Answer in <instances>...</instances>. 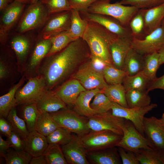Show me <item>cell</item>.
I'll list each match as a JSON object with an SVG mask.
<instances>
[{
	"label": "cell",
	"instance_id": "1",
	"mask_svg": "<svg viewBox=\"0 0 164 164\" xmlns=\"http://www.w3.org/2000/svg\"><path fill=\"white\" fill-rule=\"evenodd\" d=\"M91 57L85 42L82 38H78L60 51L45 57L38 75L44 78L47 89L53 90L71 78L80 66Z\"/></svg>",
	"mask_w": 164,
	"mask_h": 164
},
{
	"label": "cell",
	"instance_id": "2",
	"mask_svg": "<svg viewBox=\"0 0 164 164\" xmlns=\"http://www.w3.org/2000/svg\"><path fill=\"white\" fill-rule=\"evenodd\" d=\"M118 37L99 24L88 21L82 38L87 45L91 57L113 65L109 47Z\"/></svg>",
	"mask_w": 164,
	"mask_h": 164
},
{
	"label": "cell",
	"instance_id": "3",
	"mask_svg": "<svg viewBox=\"0 0 164 164\" xmlns=\"http://www.w3.org/2000/svg\"><path fill=\"white\" fill-rule=\"evenodd\" d=\"M110 2L100 0L91 5L87 11L110 16L116 19L124 26H129L131 20L140 9L134 6L124 5L119 2L113 3Z\"/></svg>",
	"mask_w": 164,
	"mask_h": 164
},
{
	"label": "cell",
	"instance_id": "4",
	"mask_svg": "<svg viewBox=\"0 0 164 164\" xmlns=\"http://www.w3.org/2000/svg\"><path fill=\"white\" fill-rule=\"evenodd\" d=\"M50 113L60 127L79 137L91 131L88 125V118L79 114L73 109L67 108Z\"/></svg>",
	"mask_w": 164,
	"mask_h": 164
},
{
	"label": "cell",
	"instance_id": "5",
	"mask_svg": "<svg viewBox=\"0 0 164 164\" xmlns=\"http://www.w3.org/2000/svg\"><path fill=\"white\" fill-rule=\"evenodd\" d=\"M50 15L39 1L30 4L19 19L16 30L19 34L43 27Z\"/></svg>",
	"mask_w": 164,
	"mask_h": 164
},
{
	"label": "cell",
	"instance_id": "6",
	"mask_svg": "<svg viewBox=\"0 0 164 164\" xmlns=\"http://www.w3.org/2000/svg\"><path fill=\"white\" fill-rule=\"evenodd\" d=\"M44 78L38 75L28 78V81L16 91L17 105L36 104L48 90Z\"/></svg>",
	"mask_w": 164,
	"mask_h": 164
},
{
	"label": "cell",
	"instance_id": "7",
	"mask_svg": "<svg viewBox=\"0 0 164 164\" xmlns=\"http://www.w3.org/2000/svg\"><path fill=\"white\" fill-rule=\"evenodd\" d=\"M122 136L109 130H91L79 137L87 152L116 146Z\"/></svg>",
	"mask_w": 164,
	"mask_h": 164
},
{
	"label": "cell",
	"instance_id": "8",
	"mask_svg": "<svg viewBox=\"0 0 164 164\" xmlns=\"http://www.w3.org/2000/svg\"><path fill=\"white\" fill-rule=\"evenodd\" d=\"M122 130L123 135L116 146L135 154L143 149L155 148L149 139L138 131L132 123L126 121Z\"/></svg>",
	"mask_w": 164,
	"mask_h": 164
},
{
	"label": "cell",
	"instance_id": "9",
	"mask_svg": "<svg viewBox=\"0 0 164 164\" xmlns=\"http://www.w3.org/2000/svg\"><path fill=\"white\" fill-rule=\"evenodd\" d=\"M71 77L78 80L86 90H104L108 85L103 73L92 66L90 58L81 64Z\"/></svg>",
	"mask_w": 164,
	"mask_h": 164
},
{
	"label": "cell",
	"instance_id": "10",
	"mask_svg": "<svg viewBox=\"0 0 164 164\" xmlns=\"http://www.w3.org/2000/svg\"><path fill=\"white\" fill-rule=\"evenodd\" d=\"M157 107L156 104L152 103L143 107L127 108L112 102L111 110L113 115L131 121L138 131L144 136L145 115Z\"/></svg>",
	"mask_w": 164,
	"mask_h": 164
},
{
	"label": "cell",
	"instance_id": "11",
	"mask_svg": "<svg viewBox=\"0 0 164 164\" xmlns=\"http://www.w3.org/2000/svg\"><path fill=\"white\" fill-rule=\"evenodd\" d=\"M131 48L144 55L158 52L164 48V27L161 25L141 39L132 37Z\"/></svg>",
	"mask_w": 164,
	"mask_h": 164
},
{
	"label": "cell",
	"instance_id": "12",
	"mask_svg": "<svg viewBox=\"0 0 164 164\" xmlns=\"http://www.w3.org/2000/svg\"><path fill=\"white\" fill-rule=\"evenodd\" d=\"M110 111L96 114L88 118V125L92 131L109 130L122 136L125 119L113 115Z\"/></svg>",
	"mask_w": 164,
	"mask_h": 164
},
{
	"label": "cell",
	"instance_id": "13",
	"mask_svg": "<svg viewBox=\"0 0 164 164\" xmlns=\"http://www.w3.org/2000/svg\"><path fill=\"white\" fill-rule=\"evenodd\" d=\"M26 5L13 0L2 11L0 21V41L2 44L6 43L10 30L19 21Z\"/></svg>",
	"mask_w": 164,
	"mask_h": 164
},
{
	"label": "cell",
	"instance_id": "14",
	"mask_svg": "<svg viewBox=\"0 0 164 164\" xmlns=\"http://www.w3.org/2000/svg\"><path fill=\"white\" fill-rule=\"evenodd\" d=\"M52 46L50 38H40L34 46L28 58L24 75L28 79L38 75L41 65Z\"/></svg>",
	"mask_w": 164,
	"mask_h": 164
},
{
	"label": "cell",
	"instance_id": "15",
	"mask_svg": "<svg viewBox=\"0 0 164 164\" xmlns=\"http://www.w3.org/2000/svg\"><path fill=\"white\" fill-rule=\"evenodd\" d=\"M71 11H63L51 15L40 32V38L48 39L67 31L70 25Z\"/></svg>",
	"mask_w": 164,
	"mask_h": 164
},
{
	"label": "cell",
	"instance_id": "16",
	"mask_svg": "<svg viewBox=\"0 0 164 164\" xmlns=\"http://www.w3.org/2000/svg\"><path fill=\"white\" fill-rule=\"evenodd\" d=\"M79 12L83 18L88 21L99 24L119 37H132L129 26H124L119 21L111 17L91 13L86 11Z\"/></svg>",
	"mask_w": 164,
	"mask_h": 164
},
{
	"label": "cell",
	"instance_id": "17",
	"mask_svg": "<svg viewBox=\"0 0 164 164\" xmlns=\"http://www.w3.org/2000/svg\"><path fill=\"white\" fill-rule=\"evenodd\" d=\"M86 90L78 80L71 77L53 91L67 106L73 107L80 94Z\"/></svg>",
	"mask_w": 164,
	"mask_h": 164
},
{
	"label": "cell",
	"instance_id": "18",
	"mask_svg": "<svg viewBox=\"0 0 164 164\" xmlns=\"http://www.w3.org/2000/svg\"><path fill=\"white\" fill-rule=\"evenodd\" d=\"M60 146L68 164H90L87 158V151L80 137L76 135L69 143Z\"/></svg>",
	"mask_w": 164,
	"mask_h": 164
},
{
	"label": "cell",
	"instance_id": "19",
	"mask_svg": "<svg viewBox=\"0 0 164 164\" xmlns=\"http://www.w3.org/2000/svg\"><path fill=\"white\" fill-rule=\"evenodd\" d=\"M19 34L14 36L10 45L16 56L18 70L24 73L26 65L32 50V44L26 36Z\"/></svg>",
	"mask_w": 164,
	"mask_h": 164
},
{
	"label": "cell",
	"instance_id": "20",
	"mask_svg": "<svg viewBox=\"0 0 164 164\" xmlns=\"http://www.w3.org/2000/svg\"><path fill=\"white\" fill-rule=\"evenodd\" d=\"M144 132L154 146L159 150L164 149V129L155 117H145Z\"/></svg>",
	"mask_w": 164,
	"mask_h": 164
},
{
	"label": "cell",
	"instance_id": "21",
	"mask_svg": "<svg viewBox=\"0 0 164 164\" xmlns=\"http://www.w3.org/2000/svg\"><path fill=\"white\" fill-rule=\"evenodd\" d=\"M132 37H118L109 47L112 64L116 67L122 70L125 57L131 48Z\"/></svg>",
	"mask_w": 164,
	"mask_h": 164
},
{
	"label": "cell",
	"instance_id": "22",
	"mask_svg": "<svg viewBox=\"0 0 164 164\" xmlns=\"http://www.w3.org/2000/svg\"><path fill=\"white\" fill-rule=\"evenodd\" d=\"M117 147L87 152V159L90 164H121L122 162Z\"/></svg>",
	"mask_w": 164,
	"mask_h": 164
},
{
	"label": "cell",
	"instance_id": "23",
	"mask_svg": "<svg viewBox=\"0 0 164 164\" xmlns=\"http://www.w3.org/2000/svg\"><path fill=\"white\" fill-rule=\"evenodd\" d=\"M141 9L144 20L145 36L161 26L164 19V2L155 6Z\"/></svg>",
	"mask_w": 164,
	"mask_h": 164
},
{
	"label": "cell",
	"instance_id": "24",
	"mask_svg": "<svg viewBox=\"0 0 164 164\" xmlns=\"http://www.w3.org/2000/svg\"><path fill=\"white\" fill-rule=\"evenodd\" d=\"M24 140L25 150L32 157L43 154L49 145L46 137L36 130L29 132Z\"/></svg>",
	"mask_w": 164,
	"mask_h": 164
},
{
	"label": "cell",
	"instance_id": "25",
	"mask_svg": "<svg viewBox=\"0 0 164 164\" xmlns=\"http://www.w3.org/2000/svg\"><path fill=\"white\" fill-rule=\"evenodd\" d=\"M101 92H103V90L98 88L86 90L81 92L77 98L73 109L79 114L87 118L96 114L90 106L91 102L97 93Z\"/></svg>",
	"mask_w": 164,
	"mask_h": 164
},
{
	"label": "cell",
	"instance_id": "26",
	"mask_svg": "<svg viewBox=\"0 0 164 164\" xmlns=\"http://www.w3.org/2000/svg\"><path fill=\"white\" fill-rule=\"evenodd\" d=\"M40 111L52 113L68 108L53 90H48L36 103Z\"/></svg>",
	"mask_w": 164,
	"mask_h": 164
},
{
	"label": "cell",
	"instance_id": "27",
	"mask_svg": "<svg viewBox=\"0 0 164 164\" xmlns=\"http://www.w3.org/2000/svg\"><path fill=\"white\" fill-rule=\"evenodd\" d=\"M26 77L23 75L7 93L0 97V117L7 118L11 110L17 105L15 97L16 93L24 83Z\"/></svg>",
	"mask_w": 164,
	"mask_h": 164
},
{
	"label": "cell",
	"instance_id": "28",
	"mask_svg": "<svg viewBox=\"0 0 164 164\" xmlns=\"http://www.w3.org/2000/svg\"><path fill=\"white\" fill-rule=\"evenodd\" d=\"M144 56L131 48L125 58L122 70L127 75H132L142 71Z\"/></svg>",
	"mask_w": 164,
	"mask_h": 164
},
{
	"label": "cell",
	"instance_id": "29",
	"mask_svg": "<svg viewBox=\"0 0 164 164\" xmlns=\"http://www.w3.org/2000/svg\"><path fill=\"white\" fill-rule=\"evenodd\" d=\"M35 130L46 137L60 126L49 113L39 111Z\"/></svg>",
	"mask_w": 164,
	"mask_h": 164
},
{
	"label": "cell",
	"instance_id": "30",
	"mask_svg": "<svg viewBox=\"0 0 164 164\" xmlns=\"http://www.w3.org/2000/svg\"><path fill=\"white\" fill-rule=\"evenodd\" d=\"M146 90H131L126 92L127 104L129 108L143 107L149 105L151 99Z\"/></svg>",
	"mask_w": 164,
	"mask_h": 164
},
{
	"label": "cell",
	"instance_id": "31",
	"mask_svg": "<svg viewBox=\"0 0 164 164\" xmlns=\"http://www.w3.org/2000/svg\"><path fill=\"white\" fill-rule=\"evenodd\" d=\"M71 12L70 25L67 31L73 38L76 39L82 38L88 21L81 17L79 11L72 9Z\"/></svg>",
	"mask_w": 164,
	"mask_h": 164
},
{
	"label": "cell",
	"instance_id": "32",
	"mask_svg": "<svg viewBox=\"0 0 164 164\" xmlns=\"http://www.w3.org/2000/svg\"><path fill=\"white\" fill-rule=\"evenodd\" d=\"M150 81L141 71L132 75H126L122 84L126 91L131 90L145 91Z\"/></svg>",
	"mask_w": 164,
	"mask_h": 164
},
{
	"label": "cell",
	"instance_id": "33",
	"mask_svg": "<svg viewBox=\"0 0 164 164\" xmlns=\"http://www.w3.org/2000/svg\"><path fill=\"white\" fill-rule=\"evenodd\" d=\"M126 91L122 84L108 85L103 93L112 102L125 108H128L126 98Z\"/></svg>",
	"mask_w": 164,
	"mask_h": 164
},
{
	"label": "cell",
	"instance_id": "34",
	"mask_svg": "<svg viewBox=\"0 0 164 164\" xmlns=\"http://www.w3.org/2000/svg\"><path fill=\"white\" fill-rule=\"evenodd\" d=\"M160 65L158 52L144 55V63L142 71L151 81L156 78V72Z\"/></svg>",
	"mask_w": 164,
	"mask_h": 164
},
{
	"label": "cell",
	"instance_id": "35",
	"mask_svg": "<svg viewBox=\"0 0 164 164\" xmlns=\"http://www.w3.org/2000/svg\"><path fill=\"white\" fill-rule=\"evenodd\" d=\"M141 164H163L160 150L155 148L143 149L136 154Z\"/></svg>",
	"mask_w": 164,
	"mask_h": 164
},
{
	"label": "cell",
	"instance_id": "36",
	"mask_svg": "<svg viewBox=\"0 0 164 164\" xmlns=\"http://www.w3.org/2000/svg\"><path fill=\"white\" fill-rule=\"evenodd\" d=\"M43 154L48 164H67V161L60 145L49 144Z\"/></svg>",
	"mask_w": 164,
	"mask_h": 164
},
{
	"label": "cell",
	"instance_id": "37",
	"mask_svg": "<svg viewBox=\"0 0 164 164\" xmlns=\"http://www.w3.org/2000/svg\"><path fill=\"white\" fill-rule=\"evenodd\" d=\"M50 39L52 46L46 57L52 55L60 51L75 40L70 35L67 31L56 35Z\"/></svg>",
	"mask_w": 164,
	"mask_h": 164
},
{
	"label": "cell",
	"instance_id": "38",
	"mask_svg": "<svg viewBox=\"0 0 164 164\" xmlns=\"http://www.w3.org/2000/svg\"><path fill=\"white\" fill-rule=\"evenodd\" d=\"M7 118L11 124L13 130L22 138L25 139L29 132L25 120L18 116L15 108L10 111Z\"/></svg>",
	"mask_w": 164,
	"mask_h": 164
},
{
	"label": "cell",
	"instance_id": "39",
	"mask_svg": "<svg viewBox=\"0 0 164 164\" xmlns=\"http://www.w3.org/2000/svg\"><path fill=\"white\" fill-rule=\"evenodd\" d=\"M2 156L6 164H28L32 158L25 150L19 151L10 148Z\"/></svg>",
	"mask_w": 164,
	"mask_h": 164
},
{
	"label": "cell",
	"instance_id": "40",
	"mask_svg": "<svg viewBox=\"0 0 164 164\" xmlns=\"http://www.w3.org/2000/svg\"><path fill=\"white\" fill-rule=\"evenodd\" d=\"M103 73L104 79L108 85L122 84L127 75L124 70L118 68L112 64L107 65Z\"/></svg>",
	"mask_w": 164,
	"mask_h": 164
},
{
	"label": "cell",
	"instance_id": "41",
	"mask_svg": "<svg viewBox=\"0 0 164 164\" xmlns=\"http://www.w3.org/2000/svg\"><path fill=\"white\" fill-rule=\"evenodd\" d=\"M67 129L60 127L46 136L49 144H55L62 145L67 144L73 139L75 135Z\"/></svg>",
	"mask_w": 164,
	"mask_h": 164
},
{
	"label": "cell",
	"instance_id": "42",
	"mask_svg": "<svg viewBox=\"0 0 164 164\" xmlns=\"http://www.w3.org/2000/svg\"><path fill=\"white\" fill-rule=\"evenodd\" d=\"M39 112L36 104L23 105L22 110V116L29 132L35 130L36 123Z\"/></svg>",
	"mask_w": 164,
	"mask_h": 164
},
{
	"label": "cell",
	"instance_id": "43",
	"mask_svg": "<svg viewBox=\"0 0 164 164\" xmlns=\"http://www.w3.org/2000/svg\"><path fill=\"white\" fill-rule=\"evenodd\" d=\"M129 27L133 37L141 39L145 36L144 20L141 9L131 19Z\"/></svg>",
	"mask_w": 164,
	"mask_h": 164
},
{
	"label": "cell",
	"instance_id": "44",
	"mask_svg": "<svg viewBox=\"0 0 164 164\" xmlns=\"http://www.w3.org/2000/svg\"><path fill=\"white\" fill-rule=\"evenodd\" d=\"M112 103L103 92H101L94 96L90 106L96 114L102 113L111 110Z\"/></svg>",
	"mask_w": 164,
	"mask_h": 164
},
{
	"label": "cell",
	"instance_id": "45",
	"mask_svg": "<svg viewBox=\"0 0 164 164\" xmlns=\"http://www.w3.org/2000/svg\"><path fill=\"white\" fill-rule=\"evenodd\" d=\"M45 7L50 15L72 10L70 0H39Z\"/></svg>",
	"mask_w": 164,
	"mask_h": 164
},
{
	"label": "cell",
	"instance_id": "46",
	"mask_svg": "<svg viewBox=\"0 0 164 164\" xmlns=\"http://www.w3.org/2000/svg\"><path fill=\"white\" fill-rule=\"evenodd\" d=\"M119 3L125 5L136 7L139 9L155 6L164 2V0H121Z\"/></svg>",
	"mask_w": 164,
	"mask_h": 164
},
{
	"label": "cell",
	"instance_id": "47",
	"mask_svg": "<svg viewBox=\"0 0 164 164\" xmlns=\"http://www.w3.org/2000/svg\"><path fill=\"white\" fill-rule=\"evenodd\" d=\"M118 148L122 164H140L135 153L133 152L126 150L121 147H118Z\"/></svg>",
	"mask_w": 164,
	"mask_h": 164
},
{
	"label": "cell",
	"instance_id": "48",
	"mask_svg": "<svg viewBox=\"0 0 164 164\" xmlns=\"http://www.w3.org/2000/svg\"><path fill=\"white\" fill-rule=\"evenodd\" d=\"M8 137L7 141L11 147L16 151L25 150V143L24 139L22 138L14 131Z\"/></svg>",
	"mask_w": 164,
	"mask_h": 164
},
{
	"label": "cell",
	"instance_id": "49",
	"mask_svg": "<svg viewBox=\"0 0 164 164\" xmlns=\"http://www.w3.org/2000/svg\"><path fill=\"white\" fill-rule=\"evenodd\" d=\"M100 0H70L72 9L87 11L93 4Z\"/></svg>",
	"mask_w": 164,
	"mask_h": 164
},
{
	"label": "cell",
	"instance_id": "50",
	"mask_svg": "<svg viewBox=\"0 0 164 164\" xmlns=\"http://www.w3.org/2000/svg\"><path fill=\"white\" fill-rule=\"evenodd\" d=\"M5 118L0 117V132L3 135L8 137L11 134L13 129L10 123Z\"/></svg>",
	"mask_w": 164,
	"mask_h": 164
},
{
	"label": "cell",
	"instance_id": "51",
	"mask_svg": "<svg viewBox=\"0 0 164 164\" xmlns=\"http://www.w3.org/2000/svg\"><path fill=\"white\" fill-rule=\"evenodd\" d=\"M159 89L164 90V74L162 76L150 81L146 91L149 92L154 89Z\"/></svg>",
	"mask_w": 164,
	"mask_h": 164
},
{
	"label": "cell",
	"instance_id": "52",
	"mask_svg": "<svg viewBox=\"0 0 164 164\" xmlns=\"http://www.w3.org/2000/svg\"><path fill=\"white\" fill-rule=\"evenodd\" d=\"M90 61L91 65L95 69L102 73L105 67L108 65L101 60L91 56Z\"/></svg>",
	"mask_w": 164,
	"mask_h": 164
},
{
	"label": "cell",
	"instance_id": "53",
	"mask_svg": "<svg viewBox=\"0 0 164 164\" xmlns=\"http://www.w3.org/2000/svg\"><path fill=\"white\" fill-rule=\"evenodd\" d=\"M7 63L1 58L0 60V79L4 80L9 75V72Z\"/></svg>",
	"mask_w": 164,
	"mask_h": 164
},
{
	"label": "cell",
	"instance_id": "54",
	"mask_svg": "<svg viewBox=\"0 0 164 164\" xmlns=\"http://www.w3.org/2000/svg\"><path fill=\"white\" fill-rule=\"evenodd\" d=\"M11 147L8 141L5 140L0 136V154L2 156L5 153L7 150Z\"/></svg>",
	"mask_w": 164,
	"mask_h": 164
},
{
	"label": "cell",
	"instance_id": "55",
	"mask_svg": "<svg viewBox=\"0 0 164 164\" xmlns=\"http://www.w3.org/2000/svg\"><path fill=\"white\" fill-rule=\"evenodd\" d=\"M29 164H48V163L45 156L43 154L37 157H32Z\"/></svg>",
	"mask_w": 164,
	"mask_h": 164
},
{
	"label": "cell",
	"instance_id": "56",
	"mask_svg": "<svg viewBox=\"0 0 164 164\" xmlns=\"http://www.w3.org/2000/svg\"><path fill=\"white\" fill-rule=\"evenodd\" d=\"M11 0H0V11H2L11 3Z\"/></svg>",
	"mask_w": 164,
	"mask_h": 164
},
{
	"label": "cell",
	"instance_id": "57",
	"mask_svg": "<svg viewBox=\"0 0 164 164\" xmlns=\"http://www.w3.org/2000/svg\"><path fill=\"white\" fill-rule=\"evenodd\" d=\"M160 65L164 63V48L158 52Z\"/></svg>",
	"mask_w": 164,
	"mask_h": 164
},
{
	"label": "cell",
	"instance_id": "58",
	"mask_svg": "<svg viewBox=\"0 0 164 164\" xmlns=\"http://www.w3.org/2000/svg\"><path fill=\"white\" fill-rule=\"evenodd\" d=\"M160 152L163 164H164V149L160 150Z\"/></svg>",
	"mask_w": 164,
	"mask_h": 164
},
{
	"label": "cell",
	"instance_id": "59",
	"mask_svg": "<svg viewBox=\"0 0 164 164\" xmlns=\"http://www.w3.org/2000/svg\"><path fill=\"white\" fill-rule=\"evenodd\" d=\"M16 0L24 3L25 4H30L31 0Z\"/></svg>",
	"mask_w": 164,
	"mask_h": 164
},
{
	"label": "cell",
	"instance_id": "60",
	"mask_svg": "<svg viewBox=\"0 0 164 164\" xmlns=\"http://www.w3.org/2000/svg\"><path fill=\"white\" fill-rule=\"evenodd\" d=\"M158 119L159 122L164 129V118L162 117L161 118Z\"/></svg>",
	"mask_w": 164,
	"mask_h": 164
},
{
	"label": "cell",
	"instance_id": "61",
	"mask_svg": "<svg viewBox=\"0 0 164 164\" xmlns=\"http://www.w3.org/2000/svg\"><path fill=\"white\" fill-rule=\"evenodd\" d=\"M39 0H31L30 4H32L36 2H38Z\"/></svg>",
	"mask_w": 164,
	"mask_h": 164
},
{
	"label": "cell",
	"instance_id": "62",
	"mask_svg": "<svg viewBox=\"0 0 164 164\" xmlns=\"http://www.w3.org/2000/svg\"><path fill=\"white\" fill-rule=\"evenodd\" d=\"M161 25L162 26L164 27V19L162 21V22L161 24Z\"/></svg>",
	"mask_w": 164,
	"mask_h": 164
},
{
	"label": "cell",
	"instance_id": "63",
	"mask_svg": "<svg viewBox=\"0 0 164 164\" xmlns=\"http://www.w3.org/2000/svg\"><path fill=\"white\" fill-rule=\"evenodd\" d=\"M162 117L164 118V113L162 114Z\"/></svg>",
	"mask_w": 164,
	"mask_h": 164
},
{
	"label": "cell",
	"instance_id": "64",
	"mask_svg": "<svg viewBox=\"0 0 164 164\" xmlns=\"http://www.w3.org/2000/svg\"><path fill=\"white\" fill-rule=\"evenodd\" d=\"M106 0L108 1V2H111V1H112V0Z\"/></svg>",
	"mask_w": 164,
	"mask_h": 164
}]
</instances>
